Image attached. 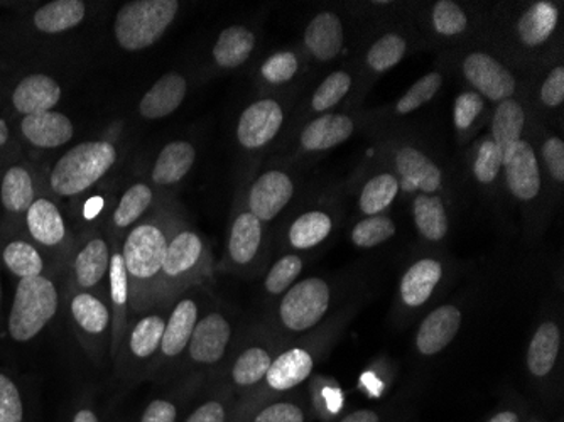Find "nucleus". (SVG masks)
<instances>
[{
    "label": "nucleus",
    "mask_w": 564,
    "mask_h": 422,
    "mask_svg": "<svg viewBox=\"0 0 564 422\" xmlns=\"http://www.w3.org/2000/svg\"><path fill=\"white\" fill-rule=\"evenodd\" d=\"M110 247H112L109 269V300L110 310H112L110 358L116 360L120 343H122L123 335H126L129 323H131V297H129V279H127L119 240H112Z\"/></svg>",
    "instance_id": "obj_24"
},
{
    "label": "nucleus",
    "mask_w": 564,
    "mask_h": 422,
    "mask_svg": "<svg viewBox=\"0 0 564 422\" xmlns=\"http://www.w3.org/2000/svg\"><path fill=\"white\" fill-rule=\"evenodd\" d=\"M284 123V110L279 101L262 98L240 113L237 141L247 151H259L274 141Z\"/></svg>",
    "instance_id": "obj_18"
},
{
    "label": "nucleus",
    "mask_w": 564,
    "mask_h": 422,
    "mask_svg": "<svg viewBox=\"0 0 564 422\" xmlns=\"http://www.w3.org/2000/svg\"><path fill=\"white\" fill-rule=\"evenodd\" d=\"M110 253L112 247L100 231H91L84 240L75 242L66 260V289L101 293V282L109 275Z\"/></svg>",
    "instance_id": "obj_12"
},
{
    "label": "nucleus",
    "mask_w": 564,
    "mask_h": 422,
    "mask_svg": "<svg viewBox=\"0 0 564 422\" xmlns=\"http://www.w3.org/2000/svg\"><path fill=\"white\" fill-rule=\"evenodd\" d=\"M563 333L554 320L541 323L529 339L525 367L534 380H546L553 376L560 361Z\"/></svg>",
    "instance_id": "obj_27"
},
{
    "label": "nucleus",
    "mask_w": 564,
    "mask_h": 422,
    "mask_svg": "<svg viewBox=\"0 0 564 422\" xmlns=\"http://www.w3.org/2000/svg\"><path fill=\"white\" fill-rule=\"evenodd\" d=\"M355 122L345 113H323L304 126L300 144L307 152H323L347 142L354 136Z\"/></svg>",
    "instance_id": "obj_32"
},
{
    "label": "nucleus",
    "mask_w": 564,
    "mask_h": 422,
    "mask_svg": "<svg viewBox=\"0 0 564 422\" xmlns=\"http://www.w3.org/2000/svg\"><path fill=\"white\" fill-rule=\"evenodd\" d=\"M332 288L323 278L300 279L278 304L279 326L291 335L312 332L328 314Z\"/></svg>",
    "instance_id": "obj_8"
},
{
    "label": "nucleus",
    "mask_w": 564,
    "mask_h": 422,
    "mask_svg": "<svg viewBox=\"0 0 564 422\" xmlns=\"http://www.w3.org/2000/svg\"><path fill=\"white\" fill-rule=\"evenodd\" d=\"M152 199H154V192L148 183L139 181L129 186L113 208L112 220H110L113 235L129 231L135 224H139L151 208Z\"/></svg>",
    "instance_id": "obj_40"
},
{
    "label": "nucleus",
    "mask_w": 564,
    "mask_h": 422,
    "mask_svg": "<svg viewBox=\"0 0 564 422\" xmlns=\"http://www.w3.org/2000/svg\"><path fill=\"white\" fill-rule=\"evenodd\" d=\"M487 422H522L521 415H519L518 411H512V409H506V411L497 412L492 418Z\"/></svg>",
    "instance_id": "obj_57"
},
{
    "label": "nucleus",
    "mask_w": 564,
    "mask_h": 422,
    "mask_svg": "<svg viewBox=\"0 0 564 422\" xmlns=\"http://www.w3.org/2000/svg\"><path fill=\"white\" fill-rule=\"evenodd\" d=\"M177 0H134L117 11L113 36L123 51H144L163 40L177 12Z\"/></svg>",
    "instance_id": "obj_6"
},
{
    "label": "nucleus",
    "mask_w": 564,
    "mask_h": 422,
    "mask_svg": "<svg viewBox=\"0 0 564 422\" xmlns=\"http://www.w3.org/2000/svg\"><path fill=\"white\" fill-rule=\"evenodd\" d=\"M431 22H433L434 33H438L440 36L455 37L468 30L470 19L464 8H459L456 2L440 0L433 6Z\"/></svg>",
    "instance_id": "obj_49"
},
{
    "label": "nucleus",
    "mask_w": 564,
    "mask_h": 422,
    "mask_svg": "<svg viewBox=\"0 0 564 422\" xmlns=\"http://www.w3.org/2000/svg\"><path fill=\"white\" fill-rule=\"evenodd\" d=\"M188 95V80L176 72L161 76L139 101V113L145 120H160L176 112Z\"/></svg>",
    "instance_id": "obj_31"
},
{
    "label": "nucleus",
    "mask_w": 564,
    "mask_h": 422,
    "mask_svg": "<svg viewBox=\"0 0 564 422\" xmlns=\"http://www.w3.org/2000/svg\"><path fill=\"white\" fill-rule=\"evenodd\" d=\"M234 339V325L221 311H208L193 329L186 348V360L198 370L199 376L214 370L227 358ZM203 377V376H202Z\"/></svg>",
    "instance_id": "obj_11"
},
{
    "label": "nucleus",
    "mask_w": 564,
    "mask_h": 422,
    "mask_svg": "<svg viewBox=\"0 0 564 422\" xmlns=\"http://www.w3.org/2000/svg\"><path fill=\"white\" fill-rule=\"evenodd\" d=\"M394 220L386 215H377V217H366L357 221L350 231V240L357 249H373V247L382 246L394 237Z\"/></svg>",
    "instance_id": "obj_46"
},
{
    "label": "nucleus",
    "mask_w": 564,
    "mask_h": 422,
    "mask_svg": "<svg viewBox=\"0 0 564 422\" xmlns=\"http://www.w3.org/2000/svg\"><path fill=\"white\" fill-rule=\"evenodd\" d=\"M210 275L212 256L205 239L193 228L174 225L161 271L156 306H171L180 294L203 285Z\"/></svg>",
    "instance_id": "obj_3"
},
{
    "label": "nucleus",
    "mask_w": 564,
    "mask_h": 422,
    "mask_svg": "<svg viewBox=\"0 0 564 422\" xmlns=\"http://www.w3.org/2000/svg\"><path fill=\"white\" fill-rule=\"evenodd\" d=\"M300 72V59L293 51H278L261 65V76L268 84L284 85Z\"/></svg>",
    "instance_id": "obj_51"
},
{
    "label": "nucleus",
    "mask_w": 564,
    "mask_h": 422,
    "mask_svg": "<svg viewBox=\"0 0 564 422\" xmlns=\"http://www.w3.org/2000/svg\"><path fill=\"white\" fill-rule=\"evenodd\" d=\"M543 161L547 174L554 183H564V141L551 136L543 144Z\"/></svg>",
    "instance_id": "obj_54"
},
{
    "label": "nucleus",
    "mask_w": 564,
    "mask_h": 422,
    "mask_svg": "<svg viewBox=\"0 0 564 422\" xmlns=\"http://www.w3.org/2000/svg\"><path fill=\"white\" fill-rule=\"evenodd\" d=\"M351 90L350 73L338 69V72L329 73L325 80L322 82L312 97V110L316 113H326L335 109Z\"/></svg>",
    "instance_id": "obj_48"
},
{
    "label": "nucleus",
    "mask_w": 564,
    "mask_h": 422,
    "mask_svg": "<svg viewBox=\"0 0 564 422\" xmlns=\"http://www.w3.org/2000/svg\"><path fill=\"white\" fill-rule=\"evenodd\" d=\"M462 73L470 87H474V91H477L484 100L494 101V104L514 98L518 90L516 76L499 59L484 51H474L465 56Z\"/></svg>",
    "instance_id": "obj_13"
},
{
    "label": "nucleus",
    "mask_w": 564,
    "mask_h": 422,
    "mask_svg": "<svg viewBox=\"0 0 564 422\" xmlns=\"http://www.w3.org/2000/svg\"><path fill=\"white\" fill-rule=\"evenodd\" d=\"M87 15V4L82 0H53L34 11L31 22L34 30L46 36L68 33L75 30Z\"/></svg>",
    "instance_id": "obj_33"
},
{
    "label": "nucleus",
    "mask_w": 564,
    "mask_h": 422,
    "mask_svg": "<svg viewBox=\"0 0 564 422\" xmlns=\"http://www.w3.org/2000/svg\"><path fill=\"white\" fill-rule=\"evenodd\" d=\"M560 24V8L554 2H534L529 6L516 25L519 41L524 46L540 47L556 33Z\"/></svg>",
    "instance_id": "obj_35"
},
{
    "label": "nucleus",
    "mask_w": 564,
    "mask_h": 422,
    "mask_svg": "<svg viewBox=\"0 0 564 422\" xmlns=\"http://www.w3.org/2000/svg\"><path fill=\"white\" fill-rule=\"evenodd\" d=\"M391 158L394 174L408 192H420L421 195L442 192L445 183L442 167L434 163L426 152L414 145L404 144L399 145Z\"/></svg>",
    "instance_id": "obj_17"
},
{
    "label": "nucleus",
    "mask_w": 564,
    "mask_h": 422,
    "mask_svg": "<svg viewBox=\"0 0 564 422\" xmlns=\"http://www.w3.org/2000/svg\"><path fill=\"white\" fill-rule=\"evenodd\" d=\"M500 170H502V151L494 139L487 136L475 148L474 161H471L475 180L489 186L496 183Z\"/></svg>",
    "instance_id": "obj_50"
},
{
    "label": "nucleus",
    "mask_w": 564,
    "mask_h": 422,
    "mask_svg": "<svg viewBox=\"0 0 564 422\" xmlns=\"http://www.w3.org/2000/svg\"><path fill=\"white\" fill-rule=\"evenodd\" d=\"M37 196L36 180L25 163L12 161L0 174V212L6 217L0 230H22V220Z\"/></svg>",
    "instance_id": "obj_15"
},
{
    "label": "nucleus",
    "mask_w": 564,
    "mask_h": 422,
    "mask_svg": "<svg viewBox=\"0 0 564 422\" xmlns=\"http://www.w3.org/2000/svg\"><path fill=\"white\" fill-rule=\"evenodd\" d=\"M464 314L455 304L434 307L421 322L416 333V350L421 357H436L452 345L462 328Z\"/></svg>",
    "instance_id": "obj_23"
},
{
    "label": "nucleus",
    "mask_w": 564,
    "mask_h": 422,
    "mask_svg": "<svg viewBox=\"0 0 564 422\" xmlns=\"http://www.w3.org/2000/svg\"><path fill=\"white\" fill-rule=\"evenodd\" d=\"M22 230L50 259L66 266L75 240L69 235L65 215L53 199L37 195L25 212Z\"/></svg>",
    "instance_id": "obj_10"
},
{
    "label": "nucleus",
    "mask_w": 564,
    "mask_h": 422,
    "mask_svg": "<svg viewBox=\"0 0 564 422\" xmlns=\"http://www.w3.org/2000/svg\"><path fill=\"white\" fill-rule=\"evenodd\" d=\"M11 126H9V122L4 119V117H0V151H2V149L8 148L9 142H11Z\"/></svg>",
    "instance_id": "obj_58"
},
{
    "label": "nucleus",
    "mask_w": 564,
    "mask_h": 422,
    "mask_svg": "<svg viewBox=\"0 0 564 422\" xmlns=\"http://www.w3.org/2000/svg\"><path fill=\"white\" fill-rule=\"evenodd\" d=\"M63 268L21 279L15 284L14 297L6 316V335L12 343L28 345L36 342L47 326L55 322L63 301L62 275Z\"/></svg>",
    "instance_id": "obj_2"
},
{
    "label": "nucleus",
    "mask_w": 564,
    "mask_h": 422,
    "mask_svg": "<svg viewBox=\"0 0 564 422\" xmlns=\"http://www.w3.org/2000/svg\"><path fill=\"white\" fill-rule=\"evenodd\" d=\"M170 306H152L129 323L116 357L117 377L122 386H138L149 379L160 355L161 339Z\"/></svg>",
    "instance_id": "obj_5"
},
{
    "label": "nucleus",
    "mask_w": 564,
    "mask_h": 422,
    "mask_svg": "<svg viewBox=\"0 0 564 422\" xmlns=\"http://www.w3.org/2000/svg\"><path fill=\"white\" fill-rule=\"evenodd\" d=\"M256 46H258V37L249 28L230 25L225 28L215 41L212 56L218 68L236 69L249 62Z\"/></svg>",
    "instance_id": "obj_37"
},
{
    "label": "nucleus",
    "mask_w": 564,
    "mask_h": 422,
    "mask_svg": "<svg viewBox=\"0 0 564 422\" xmlns=\"http://www.w3.org/2000/svg\"><path fill=\"white\" fill-rule=\"evenodd\" d=\"M6 316L8 313L4 311V284H2V272H0V336L6 333Z\"/></svg>",
    "instance_id": "obj_59"
},
{
    "label": "nucleus",
    "mask_w": 564,
    "mask_h": 422,
    "mask_svg": "<svg viewBox=\"0 0 564 422\" xmlns=\"http://www.w3.org/2000/svg\"><path fill=\"white\" fill-rule=\"evenodd\" d=\"M345 44L344 24L335 12H319L307 22L304 30V46L319 63H329L340 56Z\"/></svg>",
    "instance_id": "obj_29"
},
{
    "label": "nucleus",
    "mask_w": 564,
    "mask_h": 422,
    "mask_svg": "<svg viewBox=\"0 0 564 422\" xmlns=\"http://www.w3.org/2000/svg\"><path fill=\"white\" fill-rule=\"evenodd\" d=\"M0 422H41L34 393L24 380L0 367Z\"/></svg>",
    "instance_id": "obj_30"
},
{
    "label": "nucleus",
    "mask_w": 564,
    "mask_h": 422,
    "mask_svg": "<svg viewBox=\"0 0 564 422\" xmlns=\"http://www.w3.org/2000/svg\"><path fill=\"white\" fill-rule=\"evenodd\" d=\"M203 386V377L189 376L173 389L151 399L139 414L138 422H182Z\"/></svg>",
    "instance_id": "obj_28"
},
{
    "label": "nucleus",
    "mask_w": 564,
    "mask_h": 422,
    "mask_svg": "<svg viewBox=\"0 0 564 422\" xmlns=\"http://www.w3.org/2000/svg\"><path fill=\"white\" fill-rule=\"evenodd\" d=\"M275 355L278 354L271 342L265 339H256L236 355L225 383L236 393L237 402L246 399L264 382Z\"/></svg>",
    "instance_id": "obj_19"
},
{
    "label": "nucleus",
    "mask_w": 564,
    "mask_h": 422,
    "mask_svg": "<svg viewBox=\"0 0 564 422\" xmlns=\"http://www.w3.org/2000/svg\"><path fill=\"white\" fill-rule=\"evenodd\" d=\"M119 160V151L110 141H85L51 166L47 188L59 198H76L106 176Z\"/></svg>",
    "instance_id": "obj_4"
},
{
    "label": "nucleus",
    "mask_w": 564,
    "mask_h": 422,
    "mask_svg": "<svg viewBox=\"0 0 564 422\" xmlns=\"http://www.w3.org/2000/svg\"><path fill=\"white\" fill-rule=\"evenodd\" d=\"M502 170L510 195L522 203L541 193V166L531 142L521 139L502 152Z\"/></svg>",
    "instance_id": "obj_16"
},
{
    "label": "nucleus",
    "mask_w": 564,
    "mask_h": 422,
    "mask_svg": "<svg viewBox=\"0 0 564 422\" xmlns=\"http://www.w3.org/2000/svg\"><path fill=\"white\" fill-rule=\"evenodd\" d=\"M0 268L12 278L30 279L63 268L31 242L24 230H0Z\"/></svg>",
    "instance_id": "obj_14"
},
{
    "label": "nucleus",
    "mask_w": 564,
    "mask_h": 422,
    "mask_svg": "<svg viewBox=\"0 0 564 422\" xmlns=\"http://www.w3.org/2000/svg\"><path fill=\"white\" fill-rule=\"evenodd\" d=\"M528 422H543V421H535V419H532V421H528Z\"/></svg>",
    "instance_id": "obj_60"
},
{
    "label": "nucleus",
    "mask_w": 564,
    "mask_h": 422,
    "mask_svg": "<svg viewBox=\"0 0 564 422\" xmlns=\"http://www.w3.org/2000/svg\"><path fill=\"white\" fill-rule=\"evenodd\" d=\"M310 409L301 399L278 396L239 409L234 422H310Z\"/></svg>",
    "instance_id": "obj_36"
},
{
    "label": "nucleus",
    "mask_w": 564,
    "mask_h": 422,
    "mask_svg": "<svg viewBox=\"0 0 564 422\" xmlns=\"http://www.w3.org/2000/svg\"><path fill=\"white\" fill-rule=\"evenodd\" d=\"M408 53V41L402 34L380 36L367 51L366 63L372 72L386 73L398 66Z\"/></svg>",
    "instance_id": "obj_44"
},
{
    "label": "nucleus",
    "mask_w": 564,
    "mask_h": 422,
    "mask_svg": "<svg viewBox=\"0 0 564 422\" xmlns=\"http://www.w3.org/2000/svg\"><path fill=\"white\" fill-rule=\"evenodd\" d=\"M445 278V266L434 257H424L405 269L399 282V300L408 310H420L436 293Z\"/></svg>",
    "instance_id": "obj_26"
},
{
    "label": "nucleus",
    "mask_w": 564,
    "mask_h": 422,
    "mask_svg": "<svg viewBox=\"0 0 564 422\" xmlns=\"http://www.w3.org/2000/svg\"><path fill=\"white\" fill-rule=\"evenodd\" d=\"M66 311L69 325L88 355L100 361L112 343V310L106 294L95 291H68Z\"/></svg>",
    "instance_id": "obj_7"
},
{
    "label": "nucleus",
    "mask_w": 564,
    "mask_h": 422,
    "mask_svg": "<svg viewBox=\"0 0 564 422\" xmlns=\"http://www.w3.org/2000/svg\"><path fill=\"white\" fill-rule=\"evenodd\" d=\"M189 291V289H188ZM180 294L167 310L160 355L149 379L161 380L186 354L196 323L202 318V303L193 293Z\"/></svg>",
    "instance_id": "obj_9"
},
{
    "label": "nucleus",
    "mask_w": 564,
    "mask_h": 422,
    "mask_svg": "<svg viewBox=\"0 0 564 422\" xmlns=\"http://www.w3.org/2000/svg\"><path fill=\"white\" fill-rule=\"evenodd\" d=\"M19 134L22 141L37 151H53L63 148L75 136L72 119L58 110L21 117Z\"/></svg>",
    "instance_id": "obj_25"
},
{
    "label": "nucleus",
    "mask_w": 564,
    "mask_h": 422,
    "mask_svg": "<svg viewBox=\"0 0 564 422\" xmlns=\"http://www.w3.org/2000/svg\"><path fill=\"white\" fill-rule=\"evenodd\" d=\"M294 190L296 188L290 174L281 170L265 171L250 186L247 196L250 214L258 217L262 224L274 220L282 209L290 205Z\"/></svg>",
    "instance_id": "obj_20"
},
{
    "label": "nucleus",
    "mask_w": 564,
    "mask_h": 422,
    "mask_svg": "<svg viewBox=\"0 0 564 422\" xmlns=\"http://www.w3.org/2000/svg\"><path fill=\"white\" fill-rule=\"evenodd\" d=\"M340 422H382V419H380L379 412L372 411V409H358V411L345 415Z\"/></svg>",
    "instance_id": "obj_56"
},
{
    "label": "nucleus",
    "mask_w": 564,
    "mask_h": 422,
    "mask_svg": "<svg viewBox=\"0 0 564 422\" xmlns=\"http://www.w3.org/2000/svg\"><path fill=\"white\" fill-rule=\"evenodd\" d=\"M416 230L427 242H442L449 231V218L443 199L436 195H417L413 202Z\"/></svg>",
    "instance_id": "obj_39"
},
{
    "label": "nucleus",
    "mask_w": 564,
    "mask_h": 422,
    "mask_svg": "<svg viewBox=\"0 0 564 422\" xmlns=\"http://www.w3.org/2000/svg\"><path fill=\"white\" fill-rule=\"evenodd\" d=\"M525 129V110L518 100H509L497 104L496 112L490 126V138L494 139L500 151H506L510 145L521 141Z\"/></svg>",
    "instance_id": "obj_43"
},
{
    "label": "nucleus",
    "mask_w": 564,
    "mask_h": 422,
    "mask_svg": "<svg viewBox=\"0 0 564 422\" xmlns=\"http://www.w3.org/2000/svg\"><path fill=\"white\" fill-rule=\"evenodd\" d=\"M485 100L477 91H462L453 105V122L458 132H467L484 113Z\"/></svg>",
    "instance_id": "obj_52"
},
{
    "label": "nucleus",
    "mask_w": 564,
    "mask_h": 422,
    "mask_svg": "<svg viewBox=\"0 0 564 422\" xmlns=\"http://www.w3.org/2000/svg\"><path fill=\"white\" fill-rule=\"evenodd\" d=\"M335 228L332 215L323 209H310L294 218L288 228V246L296 252H307L322 246Z\"/></svg>",
    "instance_id": "obj_38"
},
{
    "label": "nucleus",
    "mask_w": 564,
    "mask_h": 422,
    "mask_svg": "<svg viewBox=\"0 0 564 422\" xmlns=\"http://www.w3.org/2000/svg\"><path fill=\"white\" fill-rule=\"evenodd\" d=\"M540 100L541 104L546 107V109H557L561 107L564 101V66L556 65L550 73H547L546 78H544L543 84H541L540 90Z\"/></svg>",
    "instance_id": "obj_53"
},
{
    "label": "nucleus",
    "mask_w": 564,
    "mask_h": 422,
    "mask_svg": "<svg viewBox=\"0 0 564 422\" xmlns=\"http://www.w3.org/2000/svg\"><path fill=\"white\" fill-rule=\"evenodd\" d=\"M66 422H106L101 418L100 409L95 404L94 399L88 396H82L80 399H76L73 402L72 409H69L68 418Z\"/></svg>",
    "instance_id": "obj_55"
},
{
    "label": "nucleus",
    "mask_w": 564,
    "mask_h": 422,
    "mask_svg": "<svg viewBox=\"0 0 564 422\" xmlns=\"http://www.w3.org/2000/svg\"><path fill=\"white\" fill-rule=\"evenodd\" d=\"M443 82H445V78H443L440 72H431L427 75L421 76L420 80L399 98L394 112L398 116H409V113L416 112L417 109H421L423 105L430 104L438 95V91L442 90Z\"/></svg>",
    "instance_id": "obj_47"
},
{
    "label": "nucleus",
    "mask_w": 564,
    "mask_h": 422,
    "mask_svg": "<svg viewBox=\"0 0 564 422\" xmlns=\"http://www.w3.org/2000/svg\"><path fill=\"white\" fill-rule=\"evenodd\" d=\"M399 192H401L399 177L394 173L382 171L364 184L362 192L358 196V208L366 217L382 215L386 209L391 208Z\"/></svg>",
    "instance_id": "obj_42"
},
{
    "label": "nucleus",
    "mask_w": 564,
    "mask_h": 422,
    "mask_svg": "<svg viewBox=\"0 0 564 422\" xmlns=\"http://www.w3.org/2000/svg\"><path fill=\"white\" fill-rule=\"evenodd\" d=\"M173 227L174 224L167 218L151 217L139 221L123 235L120 252L129 279V297L134 314L156 306L161 271Z\"/></svg>",
    "instance_id": "obj_1"
},
{
    "label": "nucleus",
    "mask_w": 564,
    "mask_h": 422,
    "mask_svg": "<svg viewBox=\"0 0 564 422\" xmlns=\"http://www.w3.org/2000/svg\"><path fill=\"white\" fill-rule=\"evenodd\" d=\"M63 88L55 76L36 72L22 76L11 91L12 109L21 117L56 110L62 101Z\"/></svg>",
    "instance_id": "obj_21"
},
{
    "label": "nucleus",
    "mask_w": 564,
    "mask_h": 422,
    "mask_svg": "<svg viewBox=\"0 0 564 422\" xmlns=\"http://www.w3.org/2000/svg\"><path fill=\"white\" fill-rule=\"evenodd\" d=\"M195 145L188 141H171L161 149L152 167L151 181L156 186L182 183L195 166Z\"/></svg>",
    "instance_id": "obj_34"
},
{
    "label": "nucleus",
    "mask_w": 564,
    "mask_h": 422,
    "mask_svg": "<svg viewBox=\"0 0 564 422\" xmlns=\"http://www.w3.org/2000/svg\"><path fill=\"white\" fill-rule=\"evenodd\" d=\"M236 408V393L227 383L220 382L205 399L192 402L182 422H234Z\"/></svg>",
    "instance_id": "obj_41"
},
{
    "label": "nucleus",
    "mask_w": 564,
    "mask_h": 422,
    "mask_svg": "<svg viewBox=\"0 0 564 422\" xmlns=\"http://www.w3.org/2000/svg\"><path fill=\"white\" fill-rule=\"evenodd\" d=\"M264 247V225L249 209L234 218L228 231L227 262L237 271H246L258 263Z\"/></svg>",
    "instance_id": "obj_22"
},
{
    "label": "nucleus",
    "mask_w": 564,
    "mask_h": 422,
    "mask_svg": "<svg viewBox=\"0 0 564 422\" xmlns=\"http://www.w3.org/2000/svg\"><path fill=\"white\" fill-rule=\"evenodd\" d=\"M304 269V259L300 253H284L279 257L264 278V291L268 296L281 297L288 289L300 281Z\"/></svg>",
    "instance_id": "obj_45"
}]
</instances>
